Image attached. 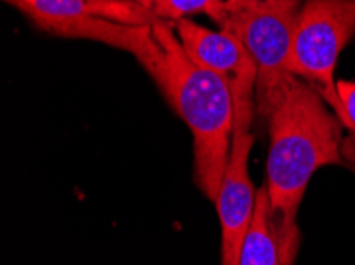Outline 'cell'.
<instances>
[{
    "label": "cell",
    "instance_id": "cell-3",
    "mask_svg": "<svg viewBox=\"0 0 355 265\" xmlns=\"http://www.w3.org/2000/svg\"><path fill=\"white\" fill-rule=\"evenodd\" d=\"M355 35V0H306L295 27L290 72L319 91L344 126L335 80L341 51Z\"/></svg>",
    "mask_w": 355,
    "mask_h": 265
},
{
    "label": "cell",
    "instance_id": "cell-10",
    "mask_svg": "<svg viewBox=\"0 0 355 265\" xmlns=\"http://www.w3.org/2000/svg\"><path fill=\"white\" fill-rule=\"evenodd\" d=\"M300 8H301V0H227L223 5V15L227 12H234V10H300Z\"/></svg>",
    "mask_w": 355,
    "mask_h": 265
},
{
    "label": "cell",
    "instance_id": "cell-5",
    "mask_svg": "<svg viewBox=\"0 0 355 265\" xmlns=\"http://www.w3.org/2000/svg\"><path fill=\"white\" fill-rule=\"evenodd\" d=\"M171 24L193 61L228 86L234 104V129L252 131L257 67L247 48L228 30H211L187 18Z\"/></svg>",
    "mask_w": 355,
    "mask_h": 265
},
{
    "label": "cell",
    "instance_id": "cell-4",
    "mask_svg": "<svg viewBox=\"0 0 355 265\" xmlns=\"http://www.w3.org/2000/svg\"><path fill=\"white\" fill-rule=\"evenodd\" d=\"M300 10H234L218 26L234 34L257 67L255 115L268 120L293 73L290 57Z\"/></svg>",
    "mask_w": 355,
    "mask_h": 265
},
{
    "label": "cell",
    "instance_id": "cell-6",
    "mask_svg": "<svg viewBox=\"0 0 355 265\" xmlns=\"http://www.w3.org/2000/svg\"><path fill=\"white\" fill-rule=\"evenodd\" d=\"M254 134L234 129L230 161L217 200L222 226V265H239L244 241L254 219L257 191L249 175V158L254 148Z\"/></svg>",
    "mask_w": 355,
    "mask_h": 265
},
{
    "label": "cell",
    "instance_id": "cell-8",
    "mask_svg": "<svg viewBox=\"0 0 355 265\" xmlns=\"http://www.w3.org/2000/svg\"><path fill=\"white\" fill-rule=\"evenodd\" d=\"M239 265H282L276 237H274L270 202H268L265 186L257 191L254 219L244 241V248H242Z\"/></svg>",
    "mask_w": 355,
    "mask_h": 265
},
{
    "label": "cell",
    "instance_id": "cell-9",
    "mask_svg": "<svg viewBox=\"0 0 355 265\" xmlns=\"http://www.w3.org/2000/svg\"><path fill=\"white\" fill-rule=\"evenodd\" d=\"M137 2L150 10L158 19L168 23H175L187 18L188 15L206 13L218 24L227 0H137Z\"/></svg>",
    "mask_w": 355,
    "mask_h": 265
},
{
    "label": "cell",
    "instance_id": "cell-7",
    "mask_svg": "<svg viewBox=\"0 0 355 265\" xmlns=\"http://www.w3.org/2000/svg\"><path fill=\"white\" fill-rule=\"evenodd\" d=\"M50 35L62 27L91 19L147 26L158 21L137 0H5Z\"/></svg>",
    "mask_w": 355,
    "mask_h": 265
},
{
    "label": "cell",
    "instance_id": "cell-2",
    "mask_svg": "<svg viewBox=\"0 0 355 265\" xmlns=\"http://www.w3.org/2000/svg\"><path fill=\"white\" fill-rule=\"evenodd\" d=\"M131 54L191 131L196 185L215 202L234 132V104L228 86L193 61L168 21L144 26Z\"/></svg>",
    "mask_w": 355,
    "mask_h": 265
},
{
    "label": "cell",
    "instance_id": "cell-11",
    "mask_svg": "<svg viewBox=\"0 0 355 265\" xmlns=\"http://www.w3.org/2000/svg\"><path fill=\"white\" fill-rule=\"evenodd\" d=\"M336 88L344 108V126L355 131V81L340 80Z\"/></svg>",
    "mask_w": 355,
    "mask_h": 265
},
{
    "label": "cell",
    "instance_id": "cell-1",
    "mask_svg": "<svg viewBox=\"0 0 355 265\" xmlns=\"http://www.w3.org/2000/svg\"><path fill=\"white\" fill-rule=\"evenodd\" d=\"M270 149L266 194L282 265H295L301 241L297 214L314 173L344 165L343 122L324 97L298 77L290 78L268 116Z\"/></svg>",
    "mask_w": 355,
    "mask_h": 265
}]
</instances>
